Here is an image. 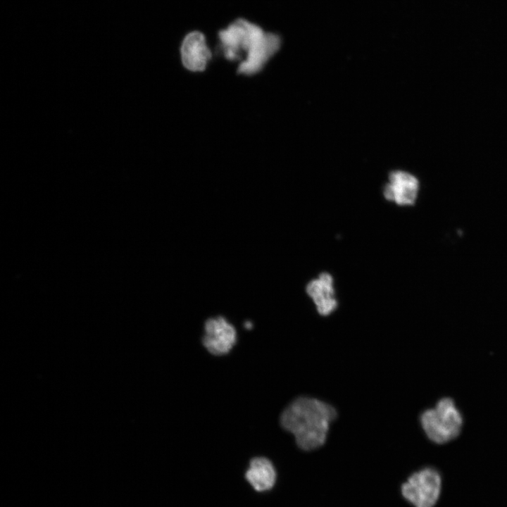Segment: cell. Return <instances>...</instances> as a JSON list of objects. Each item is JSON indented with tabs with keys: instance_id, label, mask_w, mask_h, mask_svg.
<instances>
[{
	"instance_id": "cell-1",
	"label": "cell",
	"mask_w": 507,
	"mask_h": 507,
	"mask_svg": "<svg viewBox=\"0 0 507 507\" xmlns=\"http://www.w3.org/2000/svg\"><path fill=\"white\" fill-rule=\"evenodd\" d=\"M336 417L335 408L327 403L300 396L283 411L280 423L284 429L294 435L300 449L311 451L325 444L330 425Z\"/></svg>"
},
{
	"instance_id": "cell-2",
	"label": "cell",
	"mask_w": 507,
	"mask_h": 507,
	"mask_svg": "<svg viewBox=\"0 0 507 507\" xmlns=\"http://www.w3.org/2000/svg\"><path fill=\"white\" fill-rule=\"evenodd\" d=\"M420 423L430 441L443 444L459 435L463 426V417L454 401L449 397H444L439 400L434 408L423 412Z\"/></svg>"
},
{
	"instance_id": "cell-3",
	"label": "cell",
	"mask_w": 507,
	"mask_h": 507,
	"mask_svg": "<svg viewBox=\"0 0 507 507\" xmlns=\"http://www.w3.org/2000/svg\"><path fill=\"white\" fill-rule=\"evenodd\" d=\"M442 489V477L432 467L413 472L401 484L402 496L413 507H434Z\"/></svg>"
},
{
	"instance_id": "cell-4",
	"label": "cell",
	"mask_w": 507,
	"mask_h": 507,
	"mask_svg": "<svg viewBox=\"0 0 507 507\" xmlns=\"http://www.w3.org/2000/svg\"><path fill=\"white\" fill-rule=\"evenodd\" d=\"M204 330L203 344L213 355L220 356L227 353L236 343V330L223 316L207 320L204 325Z\"/></svg>"
},
{
	"instance_id": "cell-5",
	"label": "cell",
	"mask_w": 507,
	"mask_h": 507,
	"mask_svg": "<svg viewBox=\"0 0 507 507\" xmlns=\"http://www.w3.org/2000/svg\"><path fill=\"white\" fill-rule=\"evenodd\" d=\"M281 44L278 35L264 32L256 39L246 52V58L239 65L238 73L245 75L256 73L279 49Z\"/></svg>"
},
{
	"instance_id": "cell-6",
	"label": "cell",
	"mask_w": 507,
	"mask_h": 507,
	"mask_svg": "<svg viewBox=\"0 0 507 507\" xmlns=\"http://www.w3.org/2000/svg\"><path fill=\"white\" fill-rule=\"evenodd\" d=\"M389 180L383 192L387 200L399 206L415 204L419 191V181L415 176L405 171H394L389 175Z\"/></svg>"
},
{
	"instance_id": "cell-7",
	"label": "cell",
	"mask_w": 507,
	"mask_h": 507,
	"mask_svg": "<svg viewBox=\"0 0 507 507\" xmlns=\"http://www.w3.org/2000/svg\"><path fill=\"white\" fill-rule=\"evenodd\" d=\"M180 51L184 66L191 71H203L212 56L204 35L199 31L192 32L184 37Z\"/></svg>"
},
{
	"instance_id": "cell-8",
	"label": "cell",
	"mask_w": 507,
	"mask_h": 507,
	"mask_svg": "<svg viewBox=\"0 0 507 507\" xmlns=\"http://www.w3.org/2000/svg\"><path fill=\"white\" fill-rule=\"evenodd\" d=\"M306 292L321 315H330L337 307V301L334 296L333 280L327 273H323L318 279L309 282Z\"/></svg>"
},
{
	"instance_id": "cell-9",
	"label": "cell",
	"mask_w": 507,
	"mask_h": 507,
	"mask_svg": "<svg viewBox=\"0 0 507 507\" xmlns=\"http://www.w3.org/2000/svg\"><path fill=\"white\" fill-rule=\"evenodd\" d=\"M249 21L237 19L225 30L219 32L225 57L230 61L242 58V51L245 39Z\"/></svg>"
},
{
	"instance_id": "cell-10",
	"label": "cell",
	"mask_w": 507,
	"mask_h": 507,
	"mask_svg": "<svg viewBox=\"0 0 507 507\" xmlns=\"http://www.w3.org/2000/svg\"><path fill=\"white\" fill-rule=\"evenodd\" d=\"M245 477L256 491L265 492L275 485L277 474L270 460L264 457H256L250 461Z\"/></svg>"
},
{
	"instance_id": "cell-11",
	"label": "cell",
	"mask_w": 507,
	"mask_h": 507,
	"mask_svg": "<svg viewBox=\"0 0 507 507\" xmlns=\"http://www.w3.org/2000/svg\"><path fill=\"white\" fill-rule=\"evenodd\" d=\"M252 326H253V324L250 321H246L244 323V327L248 330L251 329L252 327Z\"/></svg>"
}]
</instances>
